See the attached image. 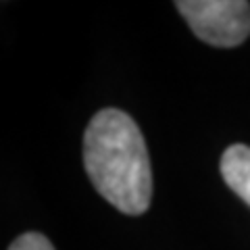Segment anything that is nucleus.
Masks as SVG:
<instances>
[{
  "instance_id": "f257e3e1",
  "label": "nucleus",
  "mask_w": 250,
  "mask_h": 250,
  "mask_svg": "<svg viewBox=\"0 0 250 250\" xmlns=\"http://www.w3.org/2000/svg\"><path fill=\"white\" fill-rule=\"evenodd\" d=\"M83 165L104 200L125 215H142L152 198V171L142 131L127 113L103 108L83 134Z\"/></svg>"
},
{
  "instance_id": "f03ea898",
  "label": "nucleus",
  "mask_w": 250,
  "mask_h": 250,
  "mask_svg": "<svg viewBox=\"0 0 250 250\" xmlns=\"http://www.w3.org/2000/svg\"><path fill=\"white\" fill-rule=\"evenodd\" d=\"M175 9L202 42L233 48L250 36V2L246 0H177Z\"/></svg>"
},
{
  "instance_id": "7ed1b4c3",
  "label": "nucleus",
  "mask_w": 250,
  "mask_h": 250,
  "mask_svg": "<svg viewBox=\"0 0 250 250\" xmlns=\"http://www.w3.org/2000/svg\"><path fill=\"white\" fill-rule=\"evenodd\" d=\"M221 177L250 207V146L233 144L223 152Z\"/></svg>"
},
{
  "instance_id": "20e7f679",
  "label": "nucleus",
  "mask_w": 250,
  "mask_h": 250,
  "mask_svg": "<svg viewBox=\"0 0 250 250\" xmlns=\"http://www.w3.org/2000/svg\"><path fill=\"white\" fill-rule=\"evenodd\" d=\"M9 250H54V246L48 242V238L38 231H27L21 233L19 238L9 246Z\"/></svg>"
}]
</instances>
